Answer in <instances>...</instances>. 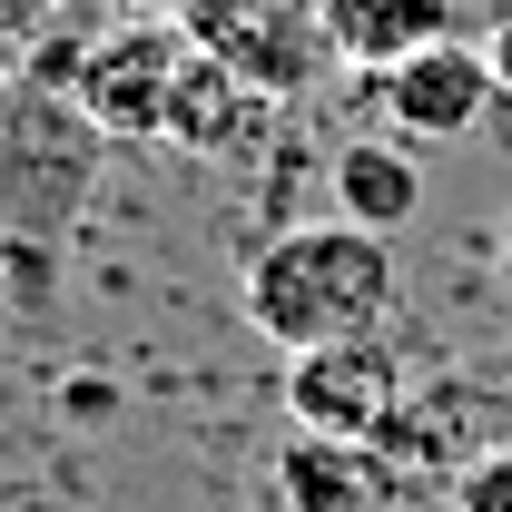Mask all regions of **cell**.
I'll return each instance as SVG.
<instances>
[{
	"label": "cell",
	"instance_id": "3",
	"mask_svg": "<svg viewBox=\"0 0 512 512\" xmlns=\"http://www.w3.org/2000/svg\"><path fill=\"white\" fill-rule=\"evenodd\" d=\"M375 99L394 138H414V148H453V138H473L483 109L503 99V79H493V50H473V40H424V50H404V60L375 69Z\"/></svg>",
	"mask_w": 512,
	"mask_h": 512
},
{
	"label": "cell",
	"instance_id": "12",
	"mask_svg": "<svg viewBox=\"0 0 512 512\" xmlns=\"http://www.w3.org/2000/svg\"><path fill=\"white\" fill-rule=\"evenodd\" d=\"M503 286H512V217H503Z\"/></svg>",
	"mask_w": 512,
	"mask_h": 512
},
{
	"label": "cell",
	"instance_id": "7",
	"mask_svg": "<svg viewBox=\"0 0 512 512\" xmlns=\"http://www.w3.org/2000/svg\"><path fill=\"white\" fill-rule=\"evenodd\" d=\"M375 473H384L375 444H325V434H296V444L276 453V503H286V512H355Z\"/></svg>",
	"mask_w": 512,
	"mask_h": 512
},
{
	"label": "cell",
	"instance_id": "2",
	"mask_svg": "<svg viewBox=\"0 0 512 512\" xmlns=\"http://www.w3.org/2000/svg\"><path fill=\"white\" fill-rule=\"evenodd\" d=\"M404 384H414V365L394 355V325H384V335L286 355V414H296V434H325V444H375L404 404Z\"/></svg>",
	"mask_w": 512,
	"mask_h": 512
},
{
	"label": "cell",
	"instance_id": "11",
	"mask_svg": "<svg viewBox=\"0 0 512 512\" xmlns=\"http://www.w3.org/2000/svg\"><path fill=\"white\" fill-rule=\"evenodd\" d=\"M493 79H503V99H512V20L493 30Z\"/></svg>",
	"mask_w": 512,
	"mask_h": 512
},
{
	"label": "cell",
	"instance_id": "4",
	"mask_svg": "<svg viewBox=\"0 0 512 512\" xmlns=\"http://www.w3.org/2000/svg\"><path fill=\"white\" fill-rule=\"evenodd\" d=\"M178 40L168 30H128V40H99L79 60V119L99 138H158L168 119V89H178Z\"/></svg>",
	"mask_w": 512,
	"mask_h": 512
},
{
	"label": "cell",
	"instance_id": "10",
	"mask_svg": "<svg viewBox=\"0 0 512 512\" xmlns=\"http://www.w3.org/2000/svg\"><path fill=\"white\" fill-rule=\"evenodd\" d=\"M109 404H119V394H109V375H69V414H79V424H99Z\"/></svg>",
	"mask_w": 512,
	"mask_h": 512
},
{
	"label": "cell",
	"instance_id": "5",
	"mask_svg": "<svg viewBox=\"0 0 512 512\" xmlns=\"http://www.w3.org/2000/svg\"><path fill=\"white\" fill-rule=\"evenodd\" d=\"M483 444H503V424L483 414V394H473L463 375H434V384H404L394 424L375 434V463H384V473L404 463V473H444V483H453Z\"/></svg>",
	"mask_w": 512,
	"mask_h": 512
},
{
	"label": "cell",
	"instance_id": "1",
	"mask_svg": "<svg viewBox=\"0 0 512 512\" xmlns=\"http://www.w3.org/2000/svg\"><path fill=\"white\" fill-rule=\"evenodd\" d=\"M237 306L276 355H306V345L384 335L404 306V266H394V237L355 227V217H296L247 256Z\"/></svg>",
	"mask_w": 512,
	"mask_h": 512
},
{
	"label": "cell",
	"instance_id": "6",
	"mask_svg": "<svg viewBox=\"0 0 512 512\" xmlns=\"http://www.w3.org/2000/svg\"><path fill=\"white\" fill-rule=\"evenodd\" d=\"M325 188H335V217H355L375 237H404L424 217V158H414V138H345L325 158Z\"/></svg>",
	"mask_w": 512,
	"mask_h": 512
},
{
	"label": "cell",
	"instance_id": "9",
	"mask_svg": "<svg viewBox=\"0 0 512 512\" xmlns=\"http://www.w3.org/2000/svg\"><path fill=\"white\" fill-rule=\"evenodd\" d=\"M444 512H512V434H503V444H483L444 483Z\"/></svg>",
	"mask_w": 512,
	"mask_h": 512
},
{
	"label": "cell",
	"instance_id": "13",
	"mask_svg": "<svg viewBox=\"0 0 512 512\" xmlns=\"http://www.w3.org/2000/svg\"><path fill=\"white\" fill-rule=\"evenodd\" d=\"M503 394H512V355H503Z\"/></svg>",
	"mask_w": 512,
	"mask_h": 512
},
{
	"label": "cell",
	"instance_id": "8",
	"mask_svg": "<svg viewBox=\"0 0 512 512\" xmlns=\"http://www.w3.org/2000/svg\"><path fill=\"white\" fill-rule=\"evenodd\" d=\"M227 119H237V69L217 60H178V89H168V119H158V138H178V148H217L227 138Z\"/></svg>",
	"mask_w": 512,
	"mask_h": 512
}]
</instances>
